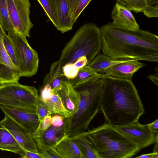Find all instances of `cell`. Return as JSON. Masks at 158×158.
<instances>
[{"mask_svg":"<svg viewBox=\"0 0 158 158\" xmlns=\"http://www.w3.org/2000/svg\"><path fill=\"white\" fill-rule=\"evenodd\" d=\"M102 46L100 28L95 23H86L77 30L66 45L58 61L62 67L66 64L73 63L79 58L85 56L88 65L100 53Z\"/></svg>","mask_w":158,"mask_h":158,"instance_id":"cell-5","label":"cell"},{"mask_svg":"<svg viewBox=\"0 0 158 158\" xmlns=\"http://www.w3.org/2000/svg\"><path fill=\"white\" fill-rule=\"evenodd\" d=\"M62 71L67 79H72L77 76L79 69L76 68L73 63H68L62 67Z\"/></svg>","mask_w":158,"mask_h":158,"instance_id":"cell-32","label":"cell"},{"mask_svg":"<svg viewBox=\"0 0 158 158\" xmlns=\"http://www.w3.org/2000/svg\"><path fill=\"white\" fill-rule=\"evenodd\" d=\"M73 64L76 68L79 69L87 65V60L85 56H82L77 59Z\"/></svg>","mask_w":158,"mask_h":158,"instance_id":"cell-38","label":"cell"},{"mask_svg":"<svg viewBox=\"0 0 158 158\" xmlns=\"http://www.w3.org/2000/svg\"><path fill=\"white\" fill-rule=\"evenodd\" d=\"M0 149L19 154L21 158L24 154V149L11 134L2 127H0Z\"/></svg>","mask_w":158,"mask_h":158,"instance_id":"cell-20","label":"cell"},{"mask_svg":"<svg viewBox=\"0 0 158 158\" xmlns=\"http://www.w3.org/2000/svg\"><path fill=\"white\" fill-rule=\"evenodd\" d=\"M102 50L107 58L158 61V37L148 31L125 29L110 22L100 28Z\"/></svg>","mask_w":158,"mask_h":158,"instance_id":"cell-1","label":"cell"},{"mask_svg":"<svg viewBox=\"0 0 158 158\" xmlns=\"http://www.w3.org/2000/svg\"><path fill=\"white\" fill-rule=\"evenodd\" d=\"M67 79L60 63L56 61L52 64L49 72L44 77L43 85L48 84L53 91L57 92L61 88L64 81Z\"/></svg>","mask_w":158,"mask_h":158,"instance_id":"cell-18","label":"cell"},{"mask_svg":"<svg viewBox=\"0 0 158 158\" xmlns=\"http://www.w3.org/2000/svg\"><path fill=\"white\" fill-rule=\"evenodd\" d=\"M51 123L52 125L53 126L56 127L61 126L63 124V118L59 114H56L52 117Z\"/></svg>","mask_w":158,"mask_h":158,"instance_id":"cell-37","label":"cell"},{"mask_svg":"<svg viewBox=\"0 0 158 158\" xmlns=\"http://www.w3.org/2000/svg\"><path fill=\"white\" fill-rule=\"evenodd\" d=\"M158 0H147V6H157Z\"/></svg>","mask_w":158,"mask_h":158,"instance_id":"cell-44","label":"cell"},{"mask_svg":"<svg viewBox=\"0 0 158 158\" xmlns=\"http://www.w3.org/2000/svg\"><path fill=\"white\" fill-rule=\"evenodd\" d=\"M44 10L47 16L56 28L57 23L52 10L49 0H37Z\"/></svg>","mask_w":158,"mask_h":158,"instance_id":"cell-31","label":"cell"},{"mask_svg":"<svg viewBox=\"0 0 158 158\" xmlns=\"http://www.w3.org/2000/svg\"><path fill=\"white\" fill-rule=\"evenodd\" d=\"M136 157L139 158H158V152H153L152 153L143 154Z\"/></svg>","mask_w":158,"mask_h":158,"instance_id":"cell-43","label":"cell"},{"mask_svg":"<svg viewBox=\"0 0 158 158\" xmlns=\"http://www.w3.org/2000/svg\"><path fill=\"white\" fill-rule=\"evenodd\" d=\"M115 127L141 148L148 147L158 141V134L152 132L147 124H141L138 121Z\"/></svg>","mask_w":158,"mask_h":158,"instance_id":"cell-8","label":"cell"},{"mask_svg":"<svg viewBox=\"0 0 158 158\" xmlns=\"http://www.w3.org/2000/svg\"><path fill=\"white\" fill-rule=\"evenodd\" d=\"M142 12L145 16L149 18L158 17V5L147 6Z\"/></svg>","mask_w":158,"mask_h":158,"instance_id":"cell-36","label":"cell"},{"mask_svg":"<svg viewBox=\"0 0 158 158\" xmlns=\"http://www.w3.org/2000/svg\"><path fill=\"white\" fill-rule=\"evenodd\" d=\"M155 73L153 75H149L147 77L150 80L155 84L158 85V67L156 68Z\"/></svg>","mask_w":158,"mask_h":158,"instance_id":"cell-42","label":"cell"},{"mask_svg":"<svg viewBox=\"0 0 158 158\" xmlns=\"http://www.w3.org/2000/svg\"><path fill=\"white\" fill-rule=\"evenodd\" d=\"M102 78L100 110L107 123L117 127L138 121L145 111L132 80L114 78L104 73Z\"/></svg>","mask_w":158,"mask_h":158,"instance_id":"cell-2","label":"cell"},{"mask_svg":"<svg viewBox=\"0 0 158 158\" xmlns=\"http://www.w3.org/2000/svg\"><path fill=\"white\" fill-rule=\"evenodd\" d=\"M5 33V31L0 23V63L15 69L8 55L3 44V38Z\"/></svg>","mask_w":158,"mask_h":158,"instance_id":"cell-28","label":"cell"},{"mask_svg":"<svg viewBox=\"0 0 158 158\" xmlns=\"http://www.w3.org/2000/svg\"><path fill=\"white\" fill-rule=\"evenodd\" d=\"M65 135L64 124L59 127L51 125L41 136L33 139L37 146L39 152L54 147Z\"/></svg>","mask_w":158,"mask_h":158,"instance_id":"cell-16","label":"cell"},{"mask_svg":"<svg viewBox=\"0 0 158 158\" xmlns=\"http://www.w3.org/2000/svg\"><path fill=\"white\" fill-rule=\"evenodd\" d=\"M7 35L12 40L20 62L18 74L21 77H31L37 73L39 58L37 52L32 48L26 37L16 30L7 31Z\"/></svg>","mask_w":158,"mask_h":158,"instance_id":"cell-6","label":"cell"},{"mask_svg":"<svg viewBox=\"0 0 158 158\" xmlns=\"http://www.w3.org/2000/svg\"><path fill=\"white\" fill-rule=\"evenodd\" d=\"M39 152L43 158H62L54 147L39 151Z\"/></svg>","mask_w":158,"mask_h":158,"instance_id":"cell-34","label":"cell"},{"mask_svg":"<svg viewBox=\"0 0 158 158\" xmlns=\"http://www.w3.org/2000/svg\"><path fill=\"white\" fill-rule=\"evenodd\" d=\"M91 0H80L77 7L72 17V21L74 24L77 21L79 15Z\"/></svg>","mask_w":158,"mask_h":158,"instance_id":"cell-33","label":"cell"},{"mask_svg":"<svg viewBox=\"0 0 158 158\" xmlns=\"http://www.w3.org/2000/svg\"><path fill=\"white\" fill-rule=\"evenodd\" d=\"M80 1V0H69L70 12L72 19Z\"/></svg>","mask_w":158,"mask_h":158,"instance_id":"cell-40","label":"cell"},{"mask_svg":"<svg viewBox=\"0 0 158 158\" xmlns=\"http://www.w3.org/2000/svg\"><path fill=\"white\" fill-rule=\"evenodd\" d=\"M51 118V115H48L40 122L37 128L31 135L33 139L40 137L52 125Z\"/></svg>","mask_w":158,"mask_h":158,"instance_id":"cell-29","label":"cell"},{"mask_svg":"<svg viewBox=\"0 0 158 158\" xmlns=\"http://www.w3.org/2000/svg\"><path fill=\"white\" fill-rule=\"evenodd\" d=\"M35 111L40 121H42L48 115H51L52 113L46 103L39 95L36 98L35 104Z\"/></svg>","mask_w":158,"mask_h":158,"instance_id":"cell-27","label":"cell"},{"mask_svg":"<svg viewBox=\"0 0 158 158\" xmlns=\"http://www.w3.org/2000/svg\"><path fill=\"white\" fill-rule=\"evenodd\" d=\"M24 150V154L22 157L23 158H43L39 152H35Z\"/></svg>","mask_w":158,"mask_h":158,"instance_id":"cell-39","label":"cell"},{"mask_svg":"<svg viewBox=\"0 0 158 158\" xmlns=\"http://www.w3.org/2000/svg\"><path fill=\"white\" fill-rule=\"evenodd\" d=\"M54 147L62 158H85L73 139L66 135Z\"/></svg>","mask_w":158,"mask_h":158,"instance_id":"cell-17","label":"cell"},{"mask_svg":"<svg viewBox=\"0 0 158 158\" xmlns=\"http://www.w3.org/2000/svg\"><path fill=\"white\" fill-rule=\"evenodd\" d=\"M0 105L35 111V106H28L18 102L9 99L4 96L0 93Z\"/></svg>","mask_w":158,"mask_h":158,"instance_id":"cell-30","label":"cell"},{"mask_svg":"<svg viewBox=\"0 0 158 158\" xmlns=\"http://www.w3.org/2000/svg\"><path fill=\"white\" fill-rule=\"evenodd\" d=\"M4 114V118L0 122L1 127L8 130L24 150L39 152L37 146L31 135L20 125Z\"/></svg>","mask_w":158,"mask_h":158,"instance_id":"cell-11","label":"cell"},{"mask_svg":"<svg viewBox=\"0 0 158 158\" xmlns=\"http://www.w3.org/2000/svg\"><path fill=\"white\" fill-rule=\"evenodd\" d=\"M86 132L100 158H131L142 149L107 123Z\"/></svg>","mask_w":158,"mask_h":158,"instance_id":"cell-4","label":"cell"},{"mask_svg":"<svg viewBox=\"0 0 158 158\" xmlns=\"http://www.w3.org/2000/svg\"><path fill=\"white\" fill-rule=\"evenodd\" d=\"M0 108L7 115L23 128L30 135L37 128L40 122L35 112L0 105Z\"/></svg>","mask_w":158,"mask_h":158,"instance_id":"cell-10","label":"cell"},{"mask_svg":"<svg viewBox=\"0 0 158 158\" xmlns=\"http://www.w3.org/2000/svg\"><path fill=\"white\" fill-rule=\"evenodd\" d=\"M57 93L71 116L75 113L80 102V96L79 91L71 85L70 79L67 78L64 81L61 88Z\"/></svg>","mask_w":158,"mask_h":158,"instance_id":"cell-14","label":"cell"},{"mask_svg":"<svg viewBox=\"0 0 158 158\" xmlns=\"http://www.w3.org/2000/svg\"><path fill=\"white\" fill-rule=\"evenodd\" d=\"M3 42L5 48L11 62L15 68L18 71L20 65L19 61L13 44L6 33L3 35Z\"/></svg>","mask_w":158,"mask_h":158,"instance_id":"cell-25","label":"cell"},{"mask_svg":"<svg viewBox=\"0 0 158 158\" xmlns=\"http://www.w3.org/2000/svg\"><path fill=\"white\" fill-rule=\"evenodd\" d=\"M102 74L97 73L87 66L79 69L76 77L70 79L71 85L74 88L86 83L94 81L102 78Z\"/></svg>","mask_w":158,"mask_h":158,"instance_id":"cell-21","label":"cell"},{"mask_svg":"<svg viewBox=\"0 0 158 158\" xmlns=\"http://www.w3.org/2000/svg\"><path fill=\"white\" fill-rule=\"evenodd\" d=\"M158 141H156L154 143H155V145L153 150V152H158Z\"/></svg>","mask_w":158,"mask_h":158,"instance_id":"cell-45","label":"cell"},{"mask_svg":"<svg viewBox=\"0 0 158 158\" xmlns=\"http://www.w3.org/2000/svg\"><path fill=\"white\" fill-rule=\"evenodd\" d=\"M18 70L0 63V85L18 83Z\"/></svg>","mask_w":158,"mask_h":158,"instance_id":"cell-23","label":"cell"},{"mask_svg":"<svg viewBox=\"0 0 158 158\" xmlns=\"http://www.w3.org/2000/svg\"><path fill=\"white\" fill-rule=\"evenodd\" d=\"M0 93L9 99L33 106L39 95L35 87L19 83L0 85Z\"/></svg>","mask_w":158,"mask_h":158,"instance_id":"cell-9","label":"cell"},{"mask_svg":"<svg viewBox=\"0 0 158 158\" xmlns=\"http://www.w3.org/2000/svg\"><path fill=\"white\" fill-rule=\"evenodd\" d=\"M0 23L5 31L15 30L10 17L6 0H0Z\"/></svg>","mask_w":158,"mask_h":158,"instance_id":"cell-24","label":"cell"},{"mask_svg":"<svg viewBox=\"0 0 158 158\" xmlns=\"http://www.w3.org/2000/svg\"><path fill=\"white\" fill-rule=\"evenodd\" d=\"M113 24L120 28L132 30L139 29L131 11L117 2L111 14Z\"/></svg>","mask_w":158,"mask_h":158,"instance_id":"cell-15","label":"cell"},{"mask_svg":"<svg viewBox=\"0 0 158 158\" xmlns=\"http://www.w3.org/2000/svg\"><path fill=\"white\" fill-rule=\"evenodd\" d=\"M144 65L138 60L127 61L110 67L104 74L114 78L132 80L134 73Z\"/></svg>","mask_w":158,"mask_h":158,"instance_id":"cell-13","label":"cell"},{"mask_svg":"<svg viewBox=\"0 0 158 158\" xmlns=\"http://www.w3.org/2000/svg\"><path fill=\"white\" fill-rule=\"evenodd\" d=\"M57 23V29L62 33L73 28L69 0H49Z\"/></svg>","mask_w":158,"mask_h":158,"instance_id":"cell-12","label":"cell"},{"mask_svg":"<svg viewBox=\"0 0 158 158\" xmlns=\"http://www.w3.org/2000/svg\"><path fill=\"white\" fill-rule=\"evenodd\" d=\"M10 17L14 29L25 37H29L34 26L30 18V0H6Z\"/></svg>","mask_w":158,"mask_h":158,"instance_id":"cell-7","label":"cell"},{"mask_svg":"<svg viewBox=\"0 0 158 158\" xmlns=\"http://www.w3.org/2000/svg\"><path fill=\"white\" fill-rule=\"evenodd\" d=\"M147 125L152 132L155 134H158V119H156L150 123L147 124Z\"/></svg>","mask_w":158,"mask_h":158,"instance_id":"cell-41","label":"cell"},{"mask_svg":"<svg viewBox=\"0 0 158 158\" xmlns=\"http://www.w3.org/2000/svg\"><path fill=\"white\" fill-rule=\"evenodd\" d=\"M45 102L50 108L52 114H59L63 118L71 116V113L64 105L57 92L52 91L50 99Z\"/></svg>","mask_w":158,"mask_h":158,"instance_id":"cell-22","label":"cell"},{"mask_svg":"<svg viewBox=\"0 0 158 158\" xmlns=\"http://www.w3.org/2000/svg\"><path fill=\"white\" fill-rule=\"evenodd\" d=\"M117 2L136 13L142 12L147 6V0H117Z\"/></svg>","mask_w":158,"mask_h":158,"instance_id":"cell-26","label":"cell"},{"mask_svg":"<svg viewBox=\"0 0 158 158\" xmlns=\"http://www.w3.org/2000/svg\"><path fill=\"white\" fill-rule=\"evenodd\" d=\"M103 85V80L101 78L76 88L79 89H76L80 93V101L75 113L63 118L67 135L72 138L88 129L90 123L100 110Z\"/></svg>","mask_w":158,"mask_h":158,"instance_id":"cell-3","label":"cell"},{"mask_svg":"<svg viewBox=\"0 0 158 158\" xmlns=\"http://www.w3.org/2000/svg\"><path fill=\"white\" fill-rule=\"evenodd\" d=\"M52 93V91L51 85L47 84L43 85L40 95L43 101L46 102L50 99Z\"/></svg>","mask_w":158,"mask_h":158,"instance_id":"cell-35","label":"cell"},{"mask_svg":"<svg viewBox=\"0 0 158 158\" xmlns=\"http://www.w3.org/2000/svg\"><path fill=\"white\" fill-rule=\"evenodd\" d=\"M85 158H100L92 140L85 131L72 138Z\"/></svg>","mask_w":158,"mask_h":158,"instance_id":"cell-19","label":"cell"}]
</instances>
